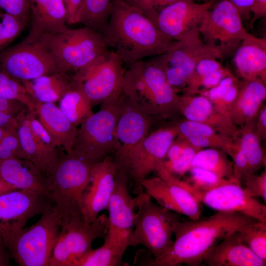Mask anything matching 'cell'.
<instances>
[{
  "label": "cell",
  "mask_w": 266,
  "mask_h": 266,
  "mask_svg": "<svg viewBox=\"0 0 266 266\" xmlns=\"http://www.w3.org/2000/svg\"><path fill=\"white\" fill-rule=\"evenodd\" d=\"M258 220L234 212L218 211L210 217L177 224L174 240L166 252L144 263L150 266H202L206 254L233 232ZM259 221V220H258Z\"/></svg>",
  "instance_id": "cell-1"
},
{
  "label": "cell",
  "mask_w": 266,
  "mask_h": 266,
  "mask_svg": "<svg viewBox=\"0 0 266 266\" xmlns=\"http://www.w3.org/2000/svg\"><path fill=\"white\" fill-rule=\"evenodd\" d=\"M101 34L110 49L129 66L166 52L176 41L165 35L138 7L122 0H113Z\"/></svg>",
  "instance_id": "cell-2"
},
{
  "label": "cell",
  "mask_w": 266,
  "mask_h": 266,
  "mask_svg": "<svg viewBox=\"0 0 266 266\" xmlns=\"http://www.w3.org/2000/svg\"><path fill=\"white\" fill-rule=\"evenodd\" d=\"M61 218L52 205L29 227L0 223V236L10 256L20 266H49Z\"/></svg>",
  "instance_id": "cell-3"
},
{
  "label": "cell",
  "mask_w": 266,
  "mask_h": 266,
  "mask_svg": "<svg viewBox=\"0 0 266 266\" xmlns=\"http://www.w3.org/2000/svg\"><path fill=\"white\" fill-rule=\"evenodd\" d=\"M96 163L73 152L66 153L45 175L47 194L61 220L84 219L83 196Z\"/></svg>",
  "instance_id": "cell-4"
},
{
  "label": "cell",
  "mask_w": 266,
  "mask_h": 266,
  "mask_svg": "<svg viewBox=\"0 0 266 266\" xmlns=\"http://www.w3.org/2000/svg\"><path fill=\"white\" fill-rule=\"evenodd\" d=\"M179 91L150 60L134 63L126 70L123 94L150 116H166L179 110Z\"/></svg>",
  "instance_id": "cell-5"
},
{
  "label": "cell",
  "mask_w": 266,
  "mask_h": 266,
  "mask_svg": "<svg viewBox=\"0 0 266 266\" xmlns=\"http://www.w3.org/2000/svg\"><path fill=\"white\" fill-rule=\"evenodd\" d=\"M137 212L129 246L142 245L156 259L167 251L181 214L154 203L145 192L137 195Z\"/></svg>",
  "instance_id": "cell-6"
},
{
  "label": "cell",
  "mask_w": 266,
  "mask_h": 266,
  "mask_svg": "<svg viewBox=\"0 0 266 266\" xmlns=\"http://www.w3.org/2000/svg\"><path fill=\"white\" fill-rule=\"evenodd\" d=\"M64 72L77 71L110 50L100 33L87 27H66L39 38Z\"/></svg>",
  "instance_id": "cell-7"
},
{
  "label": "cell",
  "mask_w": 266,
  "mask_h": 266,
  "mask_svg": "<svg viewBox=\"0 0 266 266\" xmlns=\"http://www.w3.org/2000/svg\"><path fill=\"white\" fill-rule=\"evenodd\" d=\"M98 112L77 128L72 152L97 163L116 150L115 129L123 104V93L103 102Z\"/></svg>",
  "instance_id": "cell-8"
},
{
  "label": "cell",
  "mask_w": 266,
  "mask_h": 266,
  "mask_svg": "<svg viewBox=\"0 0 266 266\" xmlns=\"http://www.w3.org/2000/svg\"><path fill=\"white\" fill-rule=\"evenodd\" d=\"M198 28L176 41L166 52L150 59L162 69L168 82L179 90L186 87L200 61L206 58L222 60L217 51L203 42Z\"/></svg>",
  "instance_id": "cell-9"
},
{
  "label": "cell",
  "mask_w": 266,
  "mask_h": 266,
  "mask_svg": "<svg viewBox=\"0 0 266 266\" xmlns=\"http://www.w3.org/2000/svg\"><path fill=\"white\" fill-rule=\"evenodd\" d=\"M203 42L224 59L233 56L248 33L242 17L229 0L214 2L198 28Z\"/></svg>",
  "instance_id": "cell-10"
},
{
  "label": "cell",
  "mask_w": 266,
  "mask_h": 266,
  "mask_svg": "<svg viewBox=\"0 0 266 266\" xmlns=\"http://www.w3.org/2000/svg\"><path fill=\"white\" fill-rule=\"evenodd\" d=\"M124 65L120 56L110 49L76 71L72 80L93 105L102 103L122 93L126 70Z\"/></svg>",
  "instance_id": "cell-11"
},
{
  "label": "cell",
  "mask_w": 266,
  "mask_h": 266,
  "mask_svg": "<svg viewBox=\"0 0 266 266\" xmlns=\"http://www.w3.org/2000/svg\"><path fill=\"white\" fill-rule=\"evenodd\" d=\"M177 125L161 128L146 136L121 160L115 163L117 171L130 176L137 195L143 192L141 181L166 158L167 151L178 135Z\"/></svg>",
  "instance_id": "cell-12"
},
{
  "label": "cell",
  "mask_w": 266,
  "mask_h": 266,
  "mask_svg": "<svg viewBox=\"0 0 266 266\" xmlns=\"http://www.w3.org/2000/svg\"><path fill=\"white\" fill-rule=\"evenodd\" d=\"M0 72L19 82L64 72L40 40L24 39L0 53Z\"/></svg>",
  "instance_id": "cell-13"
},
{
  "label": "cell",
  "mask_w": 266,
  "mask_h": 266,
  "mask_svg": "<svg viewBox=\"0 0 266 266\" xmlns=\"http://www.w3.org/2000/svg\"><path fill=\"white\" fill-rule=\"evenodd\" d=\"M108 231V218L98 215L91 223L81 218L61 220L49 266H72L73 263L92 249L97 238H104Z\"/></svg>",
  "instance_id": "cell-14"
},
{
  "label": "cell",
  "mask_w": 266,
  "mask_h": 266,
  "mask_svg": "<svg viewBox=\"0 0 266 266\" xmlns=\"http://www.w3.org/2000/svg\"><path fill=\"white\" fill-rule=\"evenodd\" d=\"M157 176L145 178L140 182L151 198L161 206L188 217L191 220L200 219L201 203L190 190L187 183L168 172L162 162L157 166Z\"/></svg>",
  "instance_id": "cell-15"
},
{
  "label": "cell",
  "mask_w": 266,
  "mask_h": 266,
  "mask_svg": "<svg viewBox=\"0 0 266 266\" xmlns=\"http://www.w3.org/2000/svg\"><path fill=\"white\" fill-rule=\"evenodd\" d=\"M137 206V197L133 198L128 188V179L117 171L115 186L107 209L108 231L104 237L127 248L133 231Z\"/></svg>",
  "instance_id": "cell-16"
},
{
  "label": "cell",
  "mask_w": 266,
  "mask_h": 266,
  "mask_svg": "<svg viewBox=\"0 0 266 266\" xmlns=\"http://www.w3.org/2000/svg\"><path fill=\"white\" fill-rule=\"evenodd\" d=\"M202 203L217 211L238 212L266 223V206L229 181L205 192H192Z\"/></svg>",
  "instance_id": "cell-17"
},
{
  "label": "cell",
  "mask_w": 266,
  "mask_h": 266,
  "mask_svg": "<svg viewBox=\"0 0 266 266\" xmlns=\"http://www.w3.org/2000/svg\"><path fill=\"white\" fill-rule=\"evenodd\" d=\"M216 0L198 3L195 0H180L162 9L153 22L168 38L177 41L198 28L206 12Z\"/></svg>",
  "instance_id": "cell-18"
},
{
  "label": "cell",
  "mask_w": 266,
  "mask_h": 266,
  "mask_svg": "<svg viewBox=\"0 0 266 266\" xmlns=\"http://www.w3.org/2000/svg\"><path fill=\"white\" fill-rule=\"evenodd\" d=\"M117 173L114 162L108 157L93 166L90 183L83 196V215L86 223L93 222L100 212L107 209Z\"/></svg>",
  "instance_id": "cell-19"
},
{
  "label": "cell",
  "mask_w": 266,
  "mask_h": 266,
  "mask_svg": "<svg viewBox=\"0 0 266 266\" xmlns=\"http://www.w3.org/2000/svg\"><path fill=\"white\" fill-rule=\"evenodd\" d=\"M52 206L45 193L17 189L0 195V223L25 227L31 218L43 214Z\"/></svg>",
  "instance_id": "cell-20"
},
{
  "label": "cell",
  "mask_w": 266,
  "mask_h": 266,
  "mask_svg": "<svg viewBox=\"0 0 266 266\" xmlns=\"http://www.w3.org/2000/svg\"><path fill=\"white\" fill-rule=\"evenodd\" d=\"M123 107L115 133V163L123 159L149 134L151 124V116L135 105L123 94Z\"/></svg>",
  "instance_id": "cell-21"
},
{
  "label": "cell",
  "mask_w": 266,
  "mask_h": 266,
  "mask_svg": "<svg viewBox=\"0 0 266 266\" xmlns=\"http://www.w3.org/2000/svg\"><path fill=\"white\" fill-rule=\"evenodd\" d=\"M178 109L187 120L207 125L233 139L237 136L238 130L231 118L218 112L211 101L202 95L180 96Z\"/></svg>",
  "instance_id": "cell-22"
},
{
  "label": "cell",
  "mask_w": 266,
  "mask_h": 266,
  "mask_svg": "<svg viewBox=\"0 0 266 266\" xmlns=\"http://www.w3.org/2000/svg\"><path fill=\"white\" fill-rule=\"evenodd\" d=\"M32 24L24 39L36 40L66 28L67 13L63 0H29Z\"/></svg>",
  "instance_id": "cell-23"
},
{
  "label": "cell",
  "mask_w": 266,
  "mask_h": 266,
  "mask_svg": "<svg viewBox=\"0 0 266 266\" xmlns=\"http://www.w3.org/2000/svg\"><path fill=\"white\" fill-rule=\"evenodd\" d=\"M238 74L244 80L266 82V38L248 33L233 56Z\"/></svg>",
  "instance_id": "cell-24"
},
{
  "label": "cell",
  "mask_w": 266,
  "mask_h": 266,
  "mask_svg": "<svg viewBox=\"0 0 266 266\" xmlns=\"http://www.w3.org/2000/svg\"><path fill=\"white\" fill-rule=\"evenodd\" d=\"M237 231L211 248L204 258L203 266H265L266 262L255 255L242 241Z\"/></svg>",
  "instance_id": "cell-25"
},
{
  "label": "cell",
  "mask_w": 266,
  "mask_h": 266,
  "mask_svg": "<svg viewBox=\"0 0 266 266\" xmlns=\"http://www.w3.org/2000/svg\"><path fill=\"white\" fill-rule=\"evenodd\" d=\"M0 179L17 189L47 195L45 175L28 160L16 157L0 158Z\"/></svg>",
  "instance_id": "cell-26"
},
{
  "label": "cell",
  "mask_w": 266,
  "mask_h": 266,
  "mask_svg": "<svg viewBox=\"0 0 266 266\" xmlns=\"http://www.w3.org/2000/svg\"><path fill=\"white\" fill-rule=\"evenodd\" d=\"M36 115L58 147L66 154L72 152L77 128L74 126L54 103L36 102Z\"/></svg>",
  "instance_id": "cell-27"
},
{
  "label": "cell",
  "mask_w": 266,
  "mask_h": 266,
  "mask_svg": "<svg viewBox=\"0 0 266 266\" xmlns=\"http://www.w3.org/2000/svg\"><path fill=\"white\" fill-rule=\"evenodd\" d=\"M27 108L17 117L16 132L27 160L32 162L44 175L50 171L58 161V152L49 150L34 135L28 121Z\"/></svg>",
  "instance_id": "cell-28"
},
{
  "label": "cell",
  "mask_w": 266,
  "mask_h": 266,
  "mask_svg": "<svg viewBox=\"0 0 266 266\" xmlns=\"http://www.w3.org/2000/svg\"><path fill=\"white\" fill-rule=\"evenodd\" d=\"M266 99V84L258 80L240 82L230 116L233 123L243 126L255 119Z\"/></svg>",
  "instance_id": "cell-29"
},
{
  "label": "cell",
  "mask_w": 266,
  "mask_h": 266,
  "mask_svg": "<svg viewBox=\"0 0 266 266\" xmlns=\"http://www.w3.org/2000/svg\"><path fill=\"white\" fill-rule=\"evenodd\" d=\"M30 95L37 102L55 103L74 86L72 77L66 72H58L22 81Z\"/></svg>",
  "instance_id": "cell-30"
},
{
  "label": "cell",
  "mask_w": 266,
  "mask_h": 266,
  "mask_svg": "<svg viewBox=\"0 0 266 266\" xmlns=\"http://www.w3.org/2000/svg\"><path fill=\"white\" fill-rule=\"evenodd\" d=\"M178 135L186 139L193 146L200 149L214 148L227 154L233 140L221 134L209 126L197 122L186 120L177 125Z\"/></svg>",
  "instance_id": "cell-31"
},
{
  "label": "cell",
  "mask_w": 266,
  "mask_h": 266,
  "mask_svg": "<svg viewBox=\"0 0 266 266\" xmlns=\"http://www.w3.org/2000/svg\"><path fill=\"white\" fill-rule=\"evenodd\" d=\"M255 119L242 126L233 139L246 155L252 175L256 173L262 167H265L266 165L262 140L255 130Z\"/></svg>",
  "instance_id": "cell-32"
},
{
  "label": "cell",
  "mask_w": 266,
  "mask_h": 266,
  "mask_svg": "<svg viewBox=\"0 0 266 266\" xmlns=\"http://www.w3.org/2000/svg\"><path fill=\"white\" fill-rule=\"evenodd\" d=\"M104 238V243L100 247L89 250L72 266H125L122 259L127 248L106 237Z\"/></svg>",
  "instance_id": "cell-33"
},
{
  "label": "cell",
  "mask_w": 266,
  "mask_h": 266,
  "mask_svg": "<svg viewBox=\"0 0 266 266\" xmlns=\"http://www.w3.org/2000/svg\"><path fill=\"white\" fill-rule=\"evenodd\" d=\"M59 102L60 110L77 128L94 113L90 99L82 89L75 85L64 95Z\"/></svg>",
  "instance_id": "cell-34"
},
{
  "label": "cell",
  "mask_w": 266,
  "mask_h": 266,
  "mask_svg": "<svg viewBox=\"0 0 266 266\" xmlns=\"http://www.w3.org/2000/svg\"><path fill=\"white\" fill-rule=\"evenodd\" d=\"M227 154L224 151L217 148L201 149L195 155L191 163V167L205 169L231 181L233 165Z\"/></svg>",
  "instance_id": "cell-35"
},
{
  "label": "cell",
  "mask_w": 266,
  "mask_h": 266,
  "mask_svg": "<svg viewBox=\"0 0 266 266\" xmlns=\"http://www.w3.org/2000/svg\"><path fill=\"white\" fill-rule=\"evenodd\" d=\"M113 0H83L76 24H82L101 34L109 17Z\"/></svg>",
  "instance_id": "cell-36"
},
{
  "label": "cell",
  "mask_w": 266,
  "mask_h": 266,
  "mask_svg": "<svg viewBox=\"0 0 266 266\" xmlns=\"http://www.w3.org/2000/svg\"><path fill=\"white\" fill-rule=\"evenodd\" d=\"M237 232L242 241L255 255L266 262V223L257 220Z\"/></svg>",
  "instance_id": "cell-37"
},
{
  "label": "cell",
  "mask_w": 266,
  "mask_h": 266,
  "mask_svg": "<svg viewBox=\"0 0 266 266\" xmlns=\"http://www.w3.org/2000/svg\"><path fill=\"white\" fill-rule=\"evenodd\" d=\"M0 97L23 103L30 111H35L36 101L22 84L0 72Z\"/></svg>",
  "instance_id": "cell-38"
},
{
  "label": "cell",
  "mask_w": 266,
  "mask_h": 266,
  "mask_svg": "<svg viewBox=\"0 0 266 266\" xmlns=\"http://www.w3.org/2000/svg\"><path fill=\"white\" fill-rule=\"evenodd\" d=\"M189 176L184 180L192 192H205L231 181L205 169L192 167Z\"/></svg>",
  "instance_id": "cell-39"
},
{
  "label": "cell",
  "mask_w": 266,
  "mask_h": 266,
  "mask_svg": "<svg viewBox=\"0 0 266 266\" xmlns=\"http://www.w3.org/2000/svg\"><path fill=\"white\" fill-rule=\"evenodd\" d=\"M28 21L0 10V53L20 34Z\"/></svg>",
  "instance_id": "cell-40"
},
{
  "label": "cell",
  "mask_w": 266,
  "mask_h": 266,
  "mask_svg": "<svg viewBox=\"0 0 266 266\" xmlns=\"http://www.w3.org/2000/svg\"><path fill=\"white\" fill-rule=\"evenodd\" d=\"M200 149L190 143L179 156L171 161H163V165L170 174L181 179L191 168L193 159Z\"/></svg>",
  "instance_id": "cell-41"
},
{
  "label": "cell",
  "mask_w": 266,
  "mask_h": 266,
  "mask_svg": "<svg viewBox=\"0 0 266 266\" xmlns=\"http://www.w3.org/2000/svg\"><path fill=\"white\" fill-rule=\"evenodd\" d=\"M10 157L27 159L16 129L6 134L0 141V158Z\"/></svg>",
  "instance_id": "cell-42"
},
{
  "label": "cell",
  "mask_w": 266,
  "mask_h": 266,
  "mask_svg": "<svg viewBox=\"0 0 266 266\" xmlns=\"http://www.w3.org/2000/svg\"><path fill=\"white\" fill-rule=\"evenodd\" d=\"M27 116L30 128L34 135L49 150L57 152L58 146L48 131L38 119L35 111L28 110Z\"/></svg>",
  "instance_id": "cell-43"
},
{
  "label": "cell",
  "mask_w": 266,
  "mask_h": 266,
  "mask_svg": "<svg viewBox=\"0 0 266 266\" xmlns=\"http://www.w3.org/2000/svg\"><path fill=\"white\" fill-rule=\"evenodd\" d=\"M246 193L250 197H260L266 201V170H264L258 175L256 173L245 178L241 185Z\"/></svg>",
  "instance_id": "cell-44"
},
{
  "label": "cell",
  "mask_w": 266,
  "mask_h": 266,
  "mask_svg": "<svg viewBox=\"0 0 266 266\" xmlns=\"http://www.w3.org/2000/svg\"><path fill=\"white\" fill-rule=\"evenodd\" d=\"M0 10L18 18L28 20L30 13L29 0H0Z\"/></svg>",
  "instance_id": "cell-45"
},
{
  "label": "cell",
  "mask_w": 266,
  "mask_h": 266,
  "mask_svg": "<svg viewBox=\"0 0 266 266\" xmlns=\"http://www.w3.org/2000/svg\"><path fill=\"white\" fill-rule=\"evenodd\" d=\"M179 0H135L129 3L138 7L153 22L161 9Z\"/></svg>",
  "instance_id": "cell-46"
},
{
  "label": "cell",
  "mask_w": 266,
  "mask_h": 266,
  "mask_svg": "<svg viewBox=\"0 0 266 266\" xmlns=\"http://www.w3.org/2000/svg\"><path fill=\"white\" fill-rule=\"evenodd\" d=\"M239 85L238 81L221 98L212 103L218 112L230 117V111L236 99Z\"/></svg>",
  "instance_id": "cell-47"
},
{
  "label": "cell",
  "mask_w": 266,
  "mask_h": 266,
  "mask_svg": "<svg viewBox=\"0 0 266 266\" xmlns=\"http://www.w3.org/2000/svg\"><path fill=\"white\" fill-rule=\"evenodd\" d=\"M218 60L215 58H206L200 61L197 65L186 86L223 67Z\"/></svg>",
  "instance_id": "cell-48"
},
{
  "label": "cell",
  "mask_w": 266,
  "mask_h": 266,
  "mask_svg": "<svg viewBox=\"0 0 266 266\" xmlns=\"http://www.w3.org/2000/svg\"><path fill=\"white\" fill-rule=\"evenodd\" d=\"M66 9L67 25L76 24L77 14L83 0H63Z\"/></svg>",
  "instance_id": "cell-49"
},
{
  "label": "cell",
  "mask_w": 266,
  "mask_h": 266,
  "mask_svg": "<svg viewBox=\"0 0 266 266\" xmlns=\"http://www.w3.org/2000/svg\"><path fill=\"white\" fill-rule=\"evenodd\" d=\"M27 108L21 102L0 97V112H8L18 115Z\"/></svg>",
  "instance_id": "cell-50"
},
{
  "label": "cell",
  "mask_w": 266,
  "mask_h": 266,
  "mask_svg": "<svg viewBox=\"0 0 266 266\" xmlns=\"http://www.w3.org/2000/svg\"><path fill=\"white\" fill-rule=\"evenodd\" d=\"M255 130L262 140L266 137V106L261 108L255 118Z\"/></svg>",
  "instance_id": "cell-51"
},
{
  "label": "cell",
  "mask_w": 266,
  "mask_h": 266,
  "mask_svg": "<svg viewBox=\"0 0 266 266\" xmlns=\"http://www.w3.org/2000/svg\"><path fill=\"white\" fill-rule=\"evenodd\" d=\"M253 16L250 22V26L252 27L257 20L265 18L266 16V0H254L251 8Z\"/></svg>",
  "instance_id": "cell-52"
},
{
  "label": "cell",
  "mask_w": 266,
  "mask_h": 266,
  "mask_svg": "<svg viewBox=\"0 0 266 266\" xmlns=\"http://www.w3.org/2000/svg\"><path fill=\"white\" fill-rule=\"evenodd\" d=\"M239 10L241 17H248L251 13V8L254 0H229Z\"/></svg>",
  "instance_id": "cell-53"
},
{
  "label": "cell",
  "mask_w": 266,
  "mask_h": 266,
  "mask_svg": "<svg viewBox=\"0 0 266 266\" xmlns=\"http://www.w3.org/2000/svg\"><path fill=\"white\" fill-rule=\"evenodd\" d=\"M18 115L8 112H0V128L16 126L17 123V117Z\"/></svg>",
  "instance_id": "cell-54"
},
{
  "label": "cell",
  "mask_w": 266,
  "mask_h": 266,
  "mask_svg": "<svg viewBox=\"0 0 266 266\" xmlns=\"http://www.w3.org/2000/svg\"><path fill=\"white\" fill-rule=\"evenodd\" d=\"M10 255L4 246L0 236V266L10 265Z\"/></svg>",
  "instance_id": "cell-55"
},
{
  "label": "cell",
  "mask_w": 266,
  "mask_h": 266,
  "mask_svg": "<svg viewBox=\"0 0 266 266\" xmlns=\"http://www.w3.org/2000/svg\"><path fill=\"white\" fill-rule=\"evenodd\" d=\"M15 190L17 189L0 179V195Z\"/></svg>",
  "instance_id": "cell-56"
},
{
  "label": "cell",
  "mask_w": 266,
  "mask_h": 266,
  "mask_svg": "<svg viewBox=\"0 0 266 266\" xmlns=\"http://www.w3.org/2000/svg\"><path fill=\"white\" fill-rule=\"evenodd\" d=\"M16 126H9L0 128V141L6 134L15 129Z\"/></svg>",
  "instance_id": "cell-57"
},
{
  "label": "cell",
  "mask_w": 266,
  "mask_h": 266,
  "mask_svg": "<svg viewBox=\"0 0 266 266\" xmlns=\"http://www.w3.org/2000/svg\"><path fill=\"white\" fill-rule=\"evenodd\" d=\"M124 0V1H127V2H132L135 0Z\"/></svg>",
  "instance_id": "cell-58"
},
{
  "label": "cell",
  "mask_w": 266,
  "mask_h": 266,
  "mask_svg": "<svg viewBox=\"0 0 266 266\" xmlns=\"http://www.w3.org/2000/svg\"></svg>",
  "instance_id": "cell-59"
}]
</instances>
